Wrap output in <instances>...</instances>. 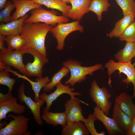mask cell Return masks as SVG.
I'll return each instance as SVG.
<instances>
[{
	"mask_svg": "<svg viewBox=\"0 0 135 135\" xmlns=\"http://www.w3.org/2000/svg\"><path fill=\"white\" fill-rule=\"evenodd\" d=\"M121 41L134 42H135V20L127 28L118 38Z\"/></svg>",
	"mask_w": 135,
	"mask_h": 135,
	"instance_id": "obj_30",
	"label": "cell"
},
{
	"mask_svg": "<svg viewBox=\"0 0 135 135\" xmlns=\"http://www.w3.org/2000/svg\"><path fill=\"white\" fill-rule=\"evenodd\" d=\"M82 64L80 62L70 59L63 62V65L67 67L70 73V77L65 82V85H69L73 87L76 83L84 81L86 76L92 74L94 72L100 69L103 67L102 65L100 64L88 67L82 66Z\"/></svg>",
	"mask_w": 135,
	"mask_h": 135,
	"instance_id": "obj_2",
	"label": "cell"
},
{
	"mask_svg": "<svg viewBox=\"0 0 135 135\" xmlns=\"http://www.w3.org/2000/svg\"><path fill=\"white\" fill-rule=\"evenodd\" d=\"M112 118L118 128L126 133L130 129L132 123L133 119L115 102L113 109Z\"/></svg>",
	"mask_w": 135,
	"mask_h": 135,
	"instance_id": "obj_19",
	"label": "cell"
},
{
	"mask_svg": "<svg viewBox=\"0 0 135 135\" xmlns=\"http://www.w3.org/2000/svg\"><path fill=\"white\" fill-rule=\"evenodd\" d=\"M97 120L94 114H91L88 116L87 118H85L83 122L90 134L92 135H105V133L102 131L98 132L95 127L94 122Z\"/></svg>",
	"mask_w": 135,
	"mask_h": 135,
	"instance_id": "obj_32",
	"label": "cell"
},
{
	"mask_svg": "<svg viewBox=\"0 0 135 135\" xmlns=\"http://www.w3.org/2000/svg\"><path fill=\"white\" fill-rule=\"evenodd\" d=\"M21 50L23 54H30L34 58L32 62H28L25 65V75L28 76H36L38 78L42 77L43 67L49 62L46 56L36 50L27 46Z\"/></svg>",
	"mask_w": 135,
	"mask_h": 135,
	"instance_id": "obj_6",
	"label": "cell"
},
{
	"mask_svg": "<svg viewBox=\"0 0 135 135\" xmlns=\"http://www.w3.org/2000/svg\"><path fill=\"white\" fill-rule=\"evenodd\" d=\"M69 85H65L60 82L56 86V90L52 93L48 94L45 92L39 96V98L44 100L46 104V106L43 110L44 112L49 111L52 103L58 98L61 95L66 94L69 95L70 98H73L75 96H81V93L74 92L75 89L70 87Z\"/></svg>",
	"mask_w": 135,
	"mask_h": 135,
	"instance_id": "obj_11",
	"label": "cell"
},
{
	"mask_svg": "<svg viewBox=\"0 0 135 135\" xmlns=\"http://www.w3.org/2000/svg\"><path fill=\"white\" fill-rule=\"evenodd\" d=\"M134 54L135 57V42H134Z\"/></svg>",
	"mask_w": 135,
	"mask_h": 135,
	"instance_id": "obj_39",
	"label": "cell"
},
{
	"mask_svg": "<svg viewBox=\"0 0 135 135\" xmlns=\"http://www.w3.org/2000/svg\"><path fill=\"white\" fill-rule=\"evenodd\" d=\"M126 135H135V111L132 125L130 129L126 133Z\"/></svg>",
	"mask_w": 135,
	"mask_h": 135,
	"instance_id": "obj_35",
	"label": "cell"
},
{
	"mask_svg": "<svg viewBox=\"0 0 135 135\" xmlns=\"http://www.w3.org/2000/svg\"><path fill=\"white\" fill-rule=\"evenodd\" d=\"M16 80L10 78L8 72L6 70L0 71V84L6 86L8 88V92H11Z\"/></svg>",
	"mask_w": 135,
	"mask_h": 135,
	"instance_id": "obj_33",
	"label": "cell"
},
{
	"mask_svg": "<svg viewBox=\"0 0 135 135\" xmlns=\"http://www.w3.org/2000/svg\"><path fill=\"white\" fill-rule=\"evenodd\" d=\"M8 117L14 119L4 128H0V135H29L28 131L29 118L21 114L16 116L8 114Z\"/></svg>",
	"mask_w": 135,
	"mask_h": 135,
	"instance_id": "obj_7",
	"label": "cell"
},
{
	"mask_svg": "<svg viewBox=\"0 0 135 135\" xmlns=\"http://www.w3.org/2000/svg\"><path fill=\"white\" fill-rule=\"evenodd\" d=\"M29 17L28 14L14 20L4 24L0 23V34L7 36L20 34L22 33L23 26L26 20Z\"/></svg>",
	"mask_w": 135,
	"mask_h": 135,
	"instance_id": "obj_16",
	"label": "cell"
},
{
	"mask_svg": "<svg viewBox=\"0 0 135 135\" xmlns=\"http://www.w3.org/2000/svg\"><path fill=\"white\" fill-rule=\"evenodd\" d=\"M92 0H71L72 8L66 16L74 20H80L89 11L88 9Z\"/></svg>",
	"mask_w": 135,
	"mask_h": 135,
	"instance_id": "obj_15",
	"label": "cell"
},
{
	"mask_svg": "<svg viewBox=\"0 0 135 135\" xmlns=\"http://www.w3.org/2000/svg\"><path fill=\"white\" fill-rule=\"evenodd\" d=\"M84 32V27L80 23V21L76 20L69 23H60L52 26L50 32L53 37L56 39L57 50L61 51L64 49L65 40L67 36L74 32Z\"/></svg>",
	"mask_w": 135,
	"mask_h": 135,
	"instance_id": "obj_5",
	"label": "cell"
},
{
	"mask_svg": "<svg viewBox=\"0 0 135 135\" xmlns=\"http://www.w3.org/2000/svg\"><path fill=\"white\" fill-rule=\"evenodd\" d=\"M93 114L98 120L102 122L106 129L109 135H122L126 132L120 129L114 120L109 117L96 106L93 108Z\"/></svg>",
	"mask_w": 135,
	"mask_h": 135,
	"instance_id": "obj_14",
	"label": "cell"
},
{
	"mask_svg": "<svg viewBox=\"0 0 135 135\" xmlns=\"http://www.w3.org/2000/svg\"><path fill=\"white\" fill-rule=\"evenodd\" d=\"M8 2L7 0H0V9H3L6 5Z\"/></svg>",
	"mask_w": 135,
	"mask_h": 135,
	"instance_id": "obj_36",
	"label": "cell"
},
{
	"mask_svg": "<svg viewBox=\"0 0 135 135\" xmlns=\"http://www.w3.org/2000/svg\"><path fill=\"white\" fill-rule=\"evenodd\" d=\"M135 14H131L124 16L117 22L112 30L109 33V37L119 38L127 28L135 20Z\"/></svg>",
	"mask_w": 135,
	"mask_h": 135,
	"instance_id": "obj_22",
	"label": "cell"
},
{
	"mask_svg": "<svg viewBox=\"0 0 135 135\" xmlns=\"http://www.w3.org/2000/svg\"><path fill=\"white\" fill-rule=\"evenodd\" d=\"M133 98L132 96L123 92L117 96L115 100V102L132 119L134 116L135 111V104L133 102Z\"/></svg>",
	"mask_w": 135,
	"mask_h": 135,
	"instance_id": "obj_20",
	"label": "cell"
},
{
	"mask_svg": "<svg viewBox=\"0 0 135 135\" xmlns=\"http://www.w3.org/2000/svg\"><path fill=\"white\" fill-rule=\"evenodd\" d=\"M104 67L107 69L109 76L108 83L110 88L111 76L116 70H118L120 75L122 73L126 76V78L123 79V82L127 85L131 83L132 84L134 92L132 96L133 98L135 97V62L133 64L132 63L131 61L126 63L116 62L111 60L105 63Z\"/></svg>",
	"mask_w": 135,
	"mask_h": 135,
	"instance_id": "obj_3",
	"label": "cell"
},
{
	"mask_svg": "<svg viewBox=\"0 0 135 135\" xmlns=\"http://www.w3.org/2000/svg\"><path fill=\"white\" fill-rule=\"evenodd\" d=\"M62 135H89L90 133L82 121L67 122L63 127Z\"/></svg>",
	"mask_w": 135,
	"mask_h": 135,
	"instance_id": "obj_21",
	"label": "cell"
},
{
	"mask_svg": "<svg viewBox=\"0 0 135 135\" xmlns=\"http://www.w3.org/2000/svg\"><path fill=\"white\" fill-rule=\"evenodd\" d=\"M30 11V16L26 18L24 23L40 22L54 26L58 23H66L69 21L66 16H58V13L54 10H47L41 6Z\"/></svg>",
	"mask_w": 135,
	"mask_h": 135,
	"instance_id": "obj_4",
	"label": "cell"
},
{
	"mask_svg": "<svg viewBox=\"0 0 135 135\" xmlns=\"http://www.w3.org/2000/svg\"><path fill=\"white\" fill-rule=\"evenodd\" d=\"M121 8L124 16L135 14V1L134 0H115Z\"/></svg>",
	"mask_w": 135,
	"mask_h": 135,
	"instance_id": "obj_29",
	"label": "cell"
},
{
	"mask_svg": "<svg viewBox=\"0 0 135 135\" xmlns=\"http://www.w3.org/2000/svg\"><path fill=\"white\" fill-rule=\"evenodd\" d=\"M5 42L7 45V48L10 51L14 50H22L27 46L26 40L20 34L6 36Z\"/></svg>",
	"mask_w": 135,
	"mask_h": 135,
	"instance_id": "obj_27",
	"label": "cell"
},
{
	"mask_svg": "<svg viewBox=\"0 0 135 135\" xmlns=\"http://www.w3.org/2000/svg\"><path fill=\"white\" fill-rule=\"evenodd\" d=\"M6 65L0 60V71L5 70Z\"/></svg>",
	"mask_w": 135,
	"mask_h": 135,
	"instance_id": "obj_37",
	"label": "cell"
},
{
	"mask_svg": "<svg viewBox=\"0 0 135 135\" xmlns=\"http://www.w3.org/2000/svg\"><path fill=\"white\" fill-rule=\"evenodd\" d=\"M5 37V36L0 34V53H4L7 50V48H6L4 46Z\"/></svg>",
	"mask_w": 135,
	"mask_h": 135,
	"instance_id": "obj_34",
	"label": "cell"
},
{
	"mask_svg": "<svg viewBox=\"0 0 135 135\" xmlns=\"http://www.w3.org/2000/svg\"><path fill=\"white\" fill-rule=\"evenodd\" d=\"M16 8L13 3L8 1L6 6L0 13V22L8 23L11 21V14L12 10Z\"/></svg>",
	"mask_w": 135,
	"mask_h": 135,
	"instance_id": "obj_31",
	"label": "cell"
},
{
	"mask_svg": "<svg viewBox=\"0 0 135 135\" xmlns=\"http://www.w3.org/2000/svg\"><path fill=\"white\" fill-rule=\"evenodd\" d=\"M89 94L93 101L107 116H108L112 104L109 100L111 95L105 87L100 88L94 79L89 90Z\"/></svg>",
	"mask_w": 135,
	"mask_h": 135,
	"instance_id": "obj_8",
	"label": "cell"
},
{
	"mask_svg": "<svg viewBox=\"0 0 135 135\" xmlns=\"http://www.w3.org/2000/svg\"><path fill=\"white\" fill-rule=\"evenodd\" d=\"M12 0V1H13L17 0Z\"/></svg>",
	"mask_w": 135,
	"mask_h": 135,
	"instance_id": "obj_40",
	"label": "cell"
},
{
	"mask_svg": "<svg viewBox=\"0 0 135 135\" xmlns=\"http://www.w3.org/2000/svg\"><path fill=\"white\" fill-rule=\"evenodd\" d=\"M80 103L89 106L88 104L75 97L70 98L64 104L65 110L64 112L67 122L82 121L83 122L85 118L82 115Z\"/></svg>",
	"mask_w": 135,
	"mask_h": 135,
	"instance_id": "obj_12",
	"label": "cell"
},
{
	"mask_svg": "<svg viewBox=\"0 0 135 135\" xmlns=\"http://www.w3.org/2000/svg\"><path fill=\"white\" fill-rule=\"evenodd\" d=\"M35 2L44 5L48 8L58 10L66 16L72 8L62 0H34Z\"/></svg>",
	"mask_w": 135,
	"mask_h": 135,
	"instance_id": "obj_24",
	"label": "cell"
},
{
	"mask_svg": "<svg viewBox=\"0 0 135 135\" xmlns=\"http://www.w3.org/2000/svg\"><path fill=\"white\" fill-rule=\"evenodd\" d=\"M5 70L12 73L17 76L18 78H22L26 80L30 83L34 93V100L36 102L38 101L40 99L39 98V94L42 89L46 84L50 82L51 80L48 76H46L44 77L38 78L36 79V82L32 81L25 75H22L19 74L16 71L13 70L11 69L10 66H6Z\"/></svg>",
	"mask_w": 135,
	"mask_h": 135,
	"instance_id": "obj_17",
	"label": "cell"
},
{
	"mask_svg": "<svg viewBox=\"0 0 135 135\" xmlns=\"http://www.w3.org/2000/svg\"><path fill=\"white\" fill-rule=\"evenodd\" d=\"M24 106L18 103L16 98L11 92L5 94L0 93V121L3 119L7 120V114L10 112L18 115L25 112Z\"/></svg>",
	"mask_w": 135,
	"mask_h": 135,
	"instance_id": "obj_9",
	"label": "cell"
},
{
	"mask_svg": "<svg viewBox=\"0 0 135 135\" xmlns=\"http://www.w3.org/2000/svg\"><path fill=\"white\" fill-rule=\"evenodd\" d=\"M52 26L40 22L24 23L20 35L26 40L27 47L36 50L46 56L45 40Z\"/></svg>",
	"mask_w": 135,
	"mask_h": 135,
	"instance_id": "obj_1",
	"label": "cell"
},
{
	"mask_svg": "<svg viewBox=\"0 0 135 135\" xmlns=\"http://www.w3.org/2000/svg\"><path fill=\"white\" fill-rule=\"evenodd\" d=\"M24 83L22 82L18 88V99L21 103L24 102L28 107L36 122L39 125H42L44 122L40 115V110L41 107L45 102L40 98L37 102L34 101L30 97L26 95Z\"/></svg>",
	"mask_w": 135,
	"mask_h": 135,
	"instance_id": "obj_10",
	"label": "cell"
},
{
	"mask_svg": "<svg viewBox=\"0 0 135 135\" xmlns=\"http://www.w3.org/2000/svg\"><path fill=\"white\" fill-rule=\"evenodd\" d=\"M12 2L15 5L16 10L12 16L11 21L24 16L29 11L42 5L34 0H18Z\"/></svg>",
	"mask_w": 135,
	"mask_h": 135,
	"instance_id": "obj_18",
	"label": "cell"
},
{
	"mask_svg": "<svg viewBox=\"0 0 135 135\" xmlns=\"http://www.w3.org/2000/svg\"><path fill=\"white\" fill-rule=\"evenodd\" d=\"M23 54L20 50L10 51L7 48L5 52L0 53V60L6 65L16 68L25 75V65L23 62Z\"/></svg>",
	"mask_w": 135,
	"mask_h": 135,
	"instance_id": "obj_13",
	"label": "cell"
},
{
	"mask_svg": "<svg viewBox=\"0 0 135 135\" xmlns=\"http://www.w3.org/2000/svg\"><path fill=\"white\" fill-rule=\"evenodd\" d=\"M66 4L70 3V2L71 0H62Z\"/></svg>",
	"mask_w": 135,
	"mask_h": 135,
	"instance_id": "obj_38",
	"label": "cell"
},
{
	"mask_svg": "<svg viewBox=\"0 0 135 135\" xmlns=\"http://www.w3.org/2000/svg\"><path fill=\"white\" fill-rule=\"evenodd\" d=\"M135 57L134 42H126L124 48L120 50L115 55L118 62L126 63L131 61Z\"/></svg>",
	"mask_w": 135,
	"mask_h": 135,
	"instance_id": "obj_25",
	"label": "cell"
},
{
	"mask_svg": "<svg viewBox=\"0 0 135 135\" xmlns=\"http://www.w3.org/2000/svg\"><path fill=\"white\" fill-rule=\"evenodd\" d=\"M110 6L108 0H92L88 10L96 14L98 21L100 22L102 18V13L108 11Z\"/></svg>",
	"mask_w": 135,
	"mask_h": 135,
	"instance_id": "obj_26",
	"label": "cell"
},
{
	"mask_svg": "<svg viewBox=\"0 0 135 135\" xmlns=\"http://www.w3.org/2000/svg\"><path fill=\"white\" fill-rule=\"evenodd\" d=\"M41 117L43 121L47 124L56 126L58 125L64 126L67 122L64 112H54L49 111L44 112Z\"/></svg>",
	"mask_w": 135,
	"mask_h": 135,
	"instance_id": "obj_23",
	"label": "cell"
},
{
	"mask_svg": "<svg viewBox=\"0 0 135 135\" xmlns=\"http://www.w3.org/2000/svg\"><path fill=\"white\" fill-rule=\"evenodd\" d=\"M69 72V69L66 66H63L60 70L54 74L50 82L44 87V90L46 92L51 90L61 82V80L66 76Z\"/></svg>",
	"mask_w": 135,
	"mask_h": 135,
	"instance_id": "obj_28",
	"label": "cell"
}]
</instances>
